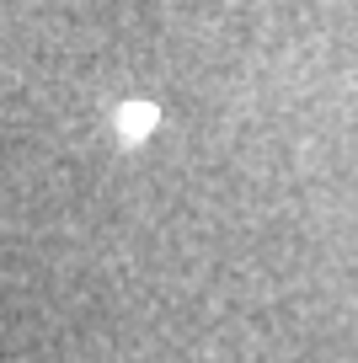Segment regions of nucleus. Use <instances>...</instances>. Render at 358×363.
Here are the masks:
<instances>
[{"label":"nucleus","instance_id":"f257e3e1","mask_svg":"<svg viewBox=\"0 0 358 363\" xmlns=\"http://www.w3.org/2000/svg\"><path fill=\"white\" fill-rule=\"evenodd\" d=\"M112 123H118V134L129 139V145H139L145 134H156V123H161V113L150 102H124L118 113H112Z\"/></svg>","mask_w":358,"mask_h":363}]
</instances>
